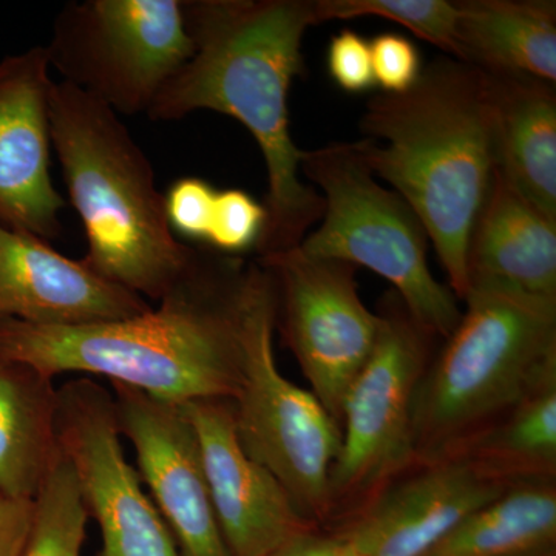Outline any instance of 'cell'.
Segmentation results:
<instances>
[{
	"label": "cell",
	"instance_id": "1",
	"mask_svg": "<svg viewBox=\"0 0 556 556\" xmlns=\"http://www.w3.org/2000/svg\"><path fill=\"white\" fill-rule=\"evenodd\" d=\"M190 60L148 116L177 121L212 110L239 121L257 142L268 192L255 257L298 248L324 217L325 201L300 178L303 152L289 126V91L305 72L303 38L314 0H182Z\"/></svg>",
	"mask_w": 556,
	"mask_h": 556
},
{
	"label": "cell",
	"instance_id": "2",
	"mask_svg": "<svg viewBox=\"0 0 556 556\" xmlns=\"http://www.w3.org/2000/svg\"><path fill=\"white\" fill-rule=\"evenodd\" d=\"M195 247V244H193ZM252 260L195 247L181 280L141 316L79 327L0 321V357L53 379L87 372L163 401L233 399Z\"/></svg>",
	"mask_w": 556,
	"mask_h": 556
},
{
	"label": "cell",
	"instance_id": "3",
	"mask_svg": "<svg viewBox=\"0 0 556 556\" xmlns=\"http://www.w3.org/2000/svg\"><path fill=\"white\" fill-rule=\"evenodd\" d=\"M358 126L372 174L415 212L463 302L468 237L496 170L489 76L444 54L412 89L372 97Z\"/></svg>",
	"mask_w": 556,
	"mask_h": 556
},
{
	"label": "cell",
	"instance_id": "4",
	"mask_svg": "<svg viewBox=\"0 0 556 556\" xmlns=\"http://www.w3.org/2000/svg\"><path fill=\"white\" fill-rule=\"evenodd\" d=\"M50 139L86 230L84 265L160 302L189 269L195 247L172 232L146 153L113 110L64 80L50 93Z\"/></svg>",
	"mask_w": 556,
	"mask_h": 556
},
{
	"label": "cell",
	"instance_id": "5",
	"mask_svg": "<svg viewBox=\"0 0 556 556\" xmlns=\"http://www.w3.org/2000/svg\"><path fill=\"white\" fill-rule=\"evenodd\" d=\"M463 302L413 399L416 466L455 459L556 378V300L470 289Z\"/></svg>",
	"mask_w": 556,
	"mask_h": 556
},
{
	"label": "cell",
	"instance_id": "6",
	"mask_svg": "<svg viewBox=\"0 0 556 556\" xmlns=\"http://www.w3.org/2000/svg\"><path fill=\"white\" fill-rule=\"evenodd\" d=\"M300 172L320 189L325 211L299 248L386 278L420 327L447 339L463 316L459 300L431 273L422 223L402 197L380 185L361 141L305 150Z\"/></svg>",
	"mask_w": 556,
	"mask_h": 556
},
{
	"label": "cell",
	"instance_id": "7",
	"mask_svg": "<svg viewBox=\"0 0 556 556\" xmlns=\"http://www.w3.org/2000/svg\"><path fill=\"white\" fill-rule=\"evenodd\" d=\"M273 288L252 260L243 325L241 380L232 399L236 431L247 455L268 468L300 514L317 529L328 521L329 471L342 430L308 390L285 378L274 354Z\"/></svg>",
	"mask_w": 556,
	"mask_h": 556
},
{
	"label": "cell",
	"instance_id": "8",
	"mask_svg": "<svg viewBox=\"0 0 556 556\" xmlns=\"http://www.w3.org/2000/svg\"><path fill=\"white\" fill-rule=\"evenodd\" d=\"M378 314V345L343 401L325 529L345 525L416 466L413 399L442 340L417 324L394 291L380 299Z\"/></svg>",
	"mask_w": 556,
	"mask_h": 556
},
{
	"label": "cell",
	"instance_id": "9",
	"mask_svg": "<svg viewBox=\"0 0 556 556\" xmlns=\"http://www.w3.org/2000/svg\"><path fill=\"white\" fill-rule=\"evenodd\" d=\"M50 67L118 115L148 113L192 56L182 0H86L58 14Z\"/></svg>",
	"mask_w": 556,
	"mask_h": 556
},
{
	"label": "cell",
	"instance_id": "10",
	"mask_svg": "<svg viewBox=\"0 0 556 556\" xmlns=\"http://www.w3.org/2000/svg\"><path fill=\"white\" fill-rule=\"evenodd\" d=\"M273 288L276 328L311 393L340 426L348 388L378 345L382 320L362 302L357 268L302 249L255 257Z\"/></svg>",
	"mask_w": 556,
	"mask_h": 556
},
{
	"label": "cell",
	"instance_id": "11",
	"mask_svg": "<svg viewBox=\"0 0 556 556\" xmlns=\"http://www.w3.org/2000/svg\"><path fill=\"white\" fill-rule=\"evenodd\" d=\"M56 430L89 517L100 527L101 556H181L124 456L112 391L93 379L58 388Z\"/></svg>",
	"mask_w": 556,
	"mask_h": 556
},
{
	"label": "cell",
	"instance_id": "12",
	"mask_svg": "<svg viewBox=\"0 0 556 556\" xmlns=\"http://www.w3.org/2000/svg\"><path fill=\"white\" fill-rule=\"evenodd\" d=\"M110 383L121 437L134 445L139 479L179 555L230 556L212 506L199 438L182 405Z\"/></svg>",
	"mask_w": 556,
	"mask_h": 556
},
{
	"label": "cell",
	"instance_id": "13",
	"mask_svg": "<svg viewBox=\"0 0 556 556\" xmlns=\"http://www.w3.org/2000/svg\"><path fill=\"white\" fill-rule=\"evenodd\" d=\"M181 405L199 438L212 506L230 556H268L317 529L268 468L241 447L232 399Z\"/></svg>",
	"mask_w": 556,
	"mask_h": 556
},
{
	"label": "cell",
	"instance_id": "14",
	"mask_svg": "<svg viewBox=\"0 0 556 556\" xmlns=\"http://www.w3.org/2000/svg\"><path fill=\"white\" fill-rule=\"evenodd\" d=\"M50 68L46 47L0 61V223L46 241L65 207L50 174Z\"/></svg>",
	"mask_w": 556,
	"mask_h": 556
},
{
	"label": "cell",
	"instance_id": "15",
	"mask_svg": "<svg viewBox=\"0 0 556 556\" xmlns=\"http://www.w3.org/2000/svg\"><path fill=\"white\" fill-rule=\"evenodd\" d=\"M507 489L463 459L420 464L329 533L361 556H424Z\"/></svg>",
	"mask_w": 556,
	"mask_h": 556
},
{
	"label": "cell",
	"instance_id": "16",
	"mask_svg": "<svg viewBox=\"0 0 556 556\" xmlns=\"http://www.w3.org/2000/svg\"><path fill=\"white\" fill-rule=\"evenodd\" d=\"M152 309L148 300L64 257L31 233L0 225V321L79 327Z\"/></svg>",
	"mask_w": 556,
	"mask_h": 556
},
{
	"label": "cell",
	"instance_id": "17",
	"mask_svg": "<svg viewBox=\"0 0 556 556\" xmlns=\"http://www.w3.org/2000/svg\"><path fill=\"white\" fill-rule=\"evenodd\" d=\"M466 266L468 291L492 289L556 300V218L495 170L468 237Z\"/></svg>",
	"mask_w": 556,
	"mask_h": 556
},
{
	"label": "cell",
	"instance_id": "18",
	"mask_svg": "<svg viewBox=\"0 0 556 556\" xmlns=\"http://www.w3.org/2000/svg\"><path fill=\"white\" fill-rule=\"evenodd\" d=\"M486 76L492 91L496 170L525 199L556 218L555 84L529 76Z\"/></svg>",
	"mask_w": 556,
	"mask_h": 556
},
{
	"label": "cell",
	"instance_id": "19",
	"mask_svg": "<svg viewBox=\"0 0 556 556\" xmlns=\"http://www.w3.org/2000/svg\"><path fill=\"white\" fill-rule=\"evenodd\" d=\"M459 61L495 75L556 80L554 0H459Z\"/></svg>",
	"mask_w": 556,
	"mask_h": 556
},
{
	"label": "cell",
	"instance_id": "20",
	"mask_svg": "<svg viewBox=\"0 0 556 556\" xmlns=\"http://www.w3.org/2000/svg\"><path fill=\"white\" fill-rule=\"evenodd\" d=\"M53 379L0 357V493L33 500L60 453Z\"/></svg>",
	"mask_w": 556,
	"mask_h": 556
},
{
	"label": "cell",
	"instance_id": "21",
	"mask_svg": "<svg viewBox=\"0 0 556 556\" xmlns=\"http://www.w3.org/2000/svg\"><path fill=\"white\" fill-rule=\"evenodd\" d=\"M556 544V481L508 486L424 556H526Z\"/></svg>",
	"mask_w": 556,
	"mask_h": 556
},
{
	"label": "cell",
	"instance_id": "22",
	"mask_svg": "<svg viewBox=\"0 0 556 556\" xmlns=\"http://www.w3.org/2000/svg\"><path fill=\"white\" fill-rule=\"evenodd\" d=\"M455 459L506 486L556 481V378L519 402Z\"/></svg>",
	"mask_w": 556,
	"mask_h": 556
},
{
	"label": "cell",
	"instance_id": "23",
	"mask_svg": "<svg viewBox=\"0 0 556 556\" xmlns=\"http://www.w3.org/2000/svg\"><path fill=\"white\" fill-rule=\"evenodd\" d=\"M33 506L30 535L22 556H83L89 511L75 470L61 448Z\"/></svg>",
	"mask_w": 556,
	"mask_h": 556
},
{
	"label": "cell",
	"instance_id": "24",
	"mask_svg": "<svg viewBox=\"0 0 556 556\" xmlns=\"http://www.w3.org/2000/svg\"><path fill=\"white\" fill-rule=\"evenodd\" d=\"M379 17L407 28L417 38L459 61L457 9L450 0H314L316 25L328 21Z\"/></svg>",
	"mask_w": 556,
	"mask_h": 556
},
{
	"label": "cell",
	"instance_id": "25",
	"mask_svg": "<svg viewBox=\"0 0 556 556\" xmlns=\"http://www.w3.org/2000/svg\"><path fill=\"white\" fill-rule=\"evenodd\" d=\"M266 223V208L241 189L218 190L204 248L230 257L255 252Z\"/></svg>",
	"mask_w": 556,
	"mask_h": 556
},
{
	"label": "cell",
	"instance_id": "26",
	"mask_svg": "<svg viewBox=\"0 0 556 556\" xmlns=\"http://www.w3.org/2000/svg\"><path fill=\"white\" fill-rule=\"evenodd\" d=\"M218 189L206 179L185 177L175 179L164 193V208L170 230L179 241H192L204 247Z\"/></svg>",
	"mask_w": 556,
	"mask_h": 556
},
{
	"label": "cell",
	"instance_id": "27",
	"mask_svg": "<svg viewBox=\"0 0 556 556\" xmlns=\"http://www.w3.org/2000/svg\"><path fill=\"white\" fill-rule=\"evenodd\" d=\"M376 86L383 93H404L422 73V58L415 42L399 33H382L369 42Z\"/></svg>",
	"mask_w": 556,
	"mask_h": 556
},
{
	"label": "cell",
	"instance_id": "28",
	"mask_svg": "<svg viewBox=\"0 0 556 556\" xmlns=\"http://www.w3.org/2000/svg\"><path fill=\"white\" fill-rule=\"evenodd\" d=\"M329 76L345 93L361 94L376 86L369 40L353 30H342L329 40Z\"/></svg>",
	"mask_w": 556,
	"mask_h": 556
},
{
	"label": "cell",
	"instance_id": "29",
	"mask_svg": "<svg viewBox=\"0 0 556 556\" xmlns=\"http://www.w3.org/2000/svg\"><path fill=\"white\" fill-rule=\"evenodd\" d=\"M33 500L0 493V556H22L33 519Z\"/></svg>",
	"mask_w": 556,
	"mask_h": 556
},
{
	"label": "cell",
	"instance_id": "30",
	"mask_svg": "<svg viewBox=\"0 0 556 556\" xmlns=\"http://www.w3.org/2000/svg\"><path fill=\"white\" fill-rule=\"evenodd\" d=\"M342 546L338 536L316 529L295 536L268 556H336Z\"/></svg>",
	"mask_w": 556,
	"mask_h": 556
},
{
	"label": "cell",
	"instance_id": "31",
	"mask_svg": "<svg viewBox=\"0 0 556 556\" xmlns=\"http://www.w3.org/2000/svg\"><path fill=\"white\" fill-rule=\"evenodd\" d=\"M336 556H361L353 551V548L348 547L346 544H343L342 548H340L339 554Z\"/></svg>",
	"mask_w": 556,
	"mask_h": 556
},
{
	"label": "cell",
	"instance_id": "32",
	"mask_svg": "<svg viewBox=\"0 0 556 556\" xmlns=\"http://www.w3.org/2000/svg\"><path fill=\"white\" fill-rule=\"evenodd\" d=\"M526 556H556V551L554 548H547V551L536 552V554H530Z\"/></svg>",
	"mask_w": 556,
	"mask_h": 556
}]
</instances>
